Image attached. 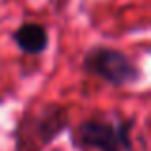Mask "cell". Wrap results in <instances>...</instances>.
I'll use <instances>...</instances> for the list:
<instances>
[{
	"mask_svg": "<svg viewBox=\"0 0 151 151\" xmlns=\"http://www.w3.org/2000/svg\"><path fill=\"white\" fill-rule=\"evenodd\" d=\"M71 124V109L65 103L46 101L38 109L25 107L14 126V151H46Z\"/></svg>",
	"mask_w": 151,
	"mask_h": 151,
	"instance_id": "1",
	"label": "cell"
},
{
	"mask_svg": "<svg viewBox=\"0 0 151 151\" xmlns=\"http://www.w3.org/2000/svg\"><path fill=\"white\" fill-rule=\"evenodd\" d=\"M134 117L94 113L71 124L69 142L78 151H134Z\"/></svg>",
	"mask_w": 151,
	"mask_h": 151,
	"instance_id": "2",
	"label": "cell"
},
{
	"mask_svg": "<svg viewBox=\"0 0 151 151\" xmlns=\"http://www.w3.org/2000/svg\"><path fill=\"white\" fill-rule=\"evenodd\" d=\"M81 69L84 71V75L100 78L113 88L138 84L144 77V71L136 59H132L126 52L105 44H96L86 50L81 61Z\"/></svg>",
	"mask_w": 151,
	"mask_h": 151,
	"instance_id": "3",
	"label": "cell"
},
{
	"mask_svg": "<svg viewBox=\"0 0 151 151\" xmlns=\"http://www.w3.org/2000/svg\"><path fill=\"white\" fill-rule=\"evenodd\" d=\"M15 46L27 55H40L50 46V33L46 25L38 21H23L12 33Z\"/></svg>",
	"mask_w": 151,
	"mask_h": 151,
	"instance_id": "4",
	"label": "cell"
}]
</instances>
